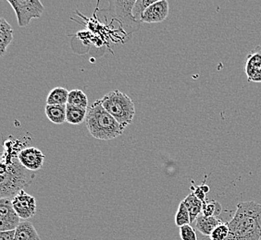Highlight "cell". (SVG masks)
<instances>
[{"label":"cell","mask_w":261,"mask_h":240,"mask_svg":"<svg viewBox=\"0 0 261 240\" xmlns=\"http://www.w3.org/2000/svg\"><path fill=\"white\" fill-rule=\"evenodd\" d=\"M180 237L181 240H198L196 231L190 225H184L180 227Z\"/></svg>","instance_id":"obj_24"},{"label":"cell","mask_w":261,"mask_h":240,"mask_svg":"<svg viewBox=\"0 0 261 240\" xmlns=\"http://www.w3.org/2000/svg\"><path fill=\"white\" fill-rule=\"evenodd\" d=\"M13 40V29L4 19H0V55H5L6 49Z\"/></svg>","instance_id":"obj_15"},{"label":"cell","mask_w":261,"mask_h":240,"mask_svg":"<svg viewBox=\"0 0 261 240\" xmlns=\"http://www.w3.org/2000/svg\"><path fill=\"white\" fill-rule=\"evenodd\" d=\"M15 12L18 25L25 27L33 19L43 15L45 7L39 0H8Z\"/></svg>","instance_id":"obj_5"},{"label":"cell","mask_w":261,"mask_h":240,"mask_svg":"<svg viewBox=\"0 0 261 240\" xmlns=\"http://www.w3.org/2000/svg\"><path fill=\"white\" fill-rule=\"evenodd\" d=\"M196 228L198 232L205 236H208L211 235V233L214 231L218 225H221L222 221L219 219L218 217H207L205 215H200L196 222Z\"/></svg>","instance_id":"obj_12"},{"label":"cell","mask_w":261,"mask_h":240,"mask_svg":"<svg viewBox=\"0 0 261 240\" xmlns=\"http://www.w3.org/2000/svg\"><path fill=\"white\" fill-rule=\"evenodd\" d=\"M186 204L187 210L189 212L190 215V219L191 223H195L197 217L202 215V208H203V202L200 200H198L196 196L193 193H190L189 195L185 198L182 200Z\"/></svg>","instance_id":"obj_17"},{"label":"cell","mask_w":261,"mask_h":240,"mask_svg":"<svg viewBox=\"0 0 261 240\" xmlns=\"http://www.w3.org/2000/svg\"><path fill=\"white\" fill-rule=\"evenodd\" d=\"M86 123L89 133L97 140H113L121 136L124 130L98 100L88 107Z\"/></svg>","instance_id":"obj_2"},{"label":"cell","mask_w":261,"mask_h":240,"mask_svg":"<svg viewBox=\"0 0 261 240\" xmlns=\"http://www.w3.org/2000/svg\"><path fill=\"white\" fill-rule=\"evenodd\" d=\"M222 213V206L215 200H206L203 201L202 215L207 217H218Z\"/></svg>","instance_id":"obj_19"},{"label":"cell","mask_w":261,"mask_h":240,"mask_svg":"<svg viewBox=\"0 0 261 240\" xmlns=\"http://www.w3.org/2000/svg\"><path fill=\"white\" fill-rule=\"evenodd\" d=\"M20 223V216L13 208L12 199H0V231L15 230Z\"/></svg>","instance_id":"obj_7"},{"label":"cell","mask_w":261,"mask_h":240,"mask_svg":"<svg viewBox=\"0 0 261 240\" xmlns=\"http://www.w3.org/2000/svg\"><path fill=\"white\" fill-rule=\"evenodd\" d=\"M12 205L17 215L22 220H28L36 213V200L35 197L28 194L24 190H21L12 198Z\"/></svg>","instance_id":"obj_8"},{"label":"cell","mask_w":261,"mask_h":240,"mask_svg":"<svg viewBox=\"0 0 261 240\" xmlns=\"http://www.w3.org/2000/svg\"><path fill=\"white\" fill-rule=\"evenodd\" d=\"M14 240H40V236L31 222L22 221L15 229Z\"/></svg>","instance_id":"obj_13"},{"label":"cell","mask_w":261,"mask_h":240,"mask_svg":"<svg viewBox=\"0 0 261 240\" xmlns=\"http://www.w3.org/2000/svg\"><path fill=\"white\" fill-rule=\"evenodd\" d=\"M98 101L124 129L133 122L136 115V106L124 93L119 90L111 91Z\"/></svg>","instance_id":"obj_4"},{"label":"cell","mask_w":261,"mask_h":240,"mask_svg":"<svg viewBox=\"0 0 261 240\" xmlns=\"http://www.w3.org/2000/svg\"><path fill=\"white\" fill-rule=\"evenodd\" d=\"M245 71L248 81L258 82L261 74V46L252 50L246 57Z\"/></svg>","instance_id":"obj_11"},{"label":"cell","mask_w":261,"mask_h":240,"mask_svg":"<svg viewBox=\"0 0 261 240\" xmlns=\"http://www.w3.org/2000/svg\"><path fill=\"white\" fill-rule=\"evenodd\" d=\"M27 171L20 164L18 157L10 163H2L0 170V199H12L30 184Z\"/></svg>","instance_id":"obj_3"},{"label":"cell","mask_w":261,"mask_h":240,"mask_svg":"<svg viewBox=\"0 0 261 240\" xmlns=\"http://www.w3.org/2000/svg\"><path fill=\"white\" fill-rule=\"evenodd\" d=\"M258 82H261V74L260 77H259V79H258Z\"/></svg>","instance_id":"obj_27"},{"label":"cell","mask_w":261,"mask_h":240,"mask_svg":"<svg viewBox=\"0 0 261 240\" xmlns=\"http://www.w3.org/2000/svg\"><path fill=\"white\" fill-rule=\"evenodd\" d=\"M229 235V226L227 223H221V225H218L214 231L210 235L211 240H226Z\"/></svg>","instance_id":"obj_23"},{"label":"cell","mask_w":261,"mask_h":240,"mask_svg":"<svg viewBox=\"0 0 261 240\" xmlns=\"http://www.w3.org/2000/svg\"><path fill=\"white\" fill-rule=\"evenodd\" d=\"M69 91L62 88L57 87L51 90L49 95L46 98V105H66L68 104L69 98Z\"/></svg>","instance_id":"obj_18"},{"label":"cell","mask_w":261,"mask_h":240,"mask_svg":"<svg viewBox=\"0 0 261 240\" xmlns=\"http://www.w3.org/2000/svg\"><path fill=\"white\" fill-rule=\"evenodd\" d=\"M136 0L126 1H111V10L115 19L119 20L121 25L130 31H136V26L139 28L140 22H138L133 15V10Z\"/></svg>","instance_id":"obj_6"},{"label":"cell","mask_w":261,"mask_h":240,"mask_svg":"<svg viewBox=\"0 0 261 240\" xmlns=\"http://www.w3.org/2000/svg\"><path fill=\"white\" fill-rule=\"evenodd\" d=\"M15 230L0 232V240H14Z\"/></svg>","instance_id":"obj_26"},{"label":"cell","mask_w":261,"mask_h":240,"mask_svg":"<svg viewBox=\"0 0 261 240\" xmlns=\"http://www.w3.org/2000/svg\"><path fill=\"white\" fill-rule=\"evenodd\" d=\"M158 0H136V4L133 10V15L138 22H142V17L145 11L152 4H154Z\"/></svg>","instance_id":"obj_21"},{"label":"cell","mask_w":261,"mask_h":240,"mask_svg":"<svg viewBox=\"0 0 261 240\" xmlns=\"http://www.w3.org/2000/svg\"><path fill=\"white\" fill-rule=\"evenodd\" d=\"M227 224L226 240H261V204L254 200L238 203L233 217Z\"/></svg>","instance_id":"obj_1"},{"label":"cell","mask_w":261,"mask_h":240,"mask_svg":"<svg viewBox=\"0 0 261 240\" xmlns=\"http://www.w3.org/2000/svg\"><path fill=\"white\" fill-rule=\"evenodd\" d=\"M88 108L75 105H66V121L71 125H80L85 122Z\"/></svg>","instance_id":"obj_14"},{"label":"cell","mask_w":261,"mask_h":240,"mask_svg":"<svg viewBox=\"0 0 261 240\" xmlns=\"http://www.w3.org/2000/svg\"><path fill=\"white\" fill-rule=\"evenodd\" d=\"M18 159L27 170L38 171L44 165L45 155L38 148L27 147L20 151Z\"/></svg>","instance_id":"obj_9"},{"label":"cell","mask_w":261,"mask_h":240,"mask_svg":"<svg viewBox=\"0 0 261 240\" xmlns=\"http://www.w3.org/2000/svg\"><path fill=\"white\" fill-rule=\"evenodd\" d=\"M68 104L80 107H86L88 108V98L86 94L83 91L75 90L70 91L69 93V98H68Z\"/></svg>","instance_id":"obj_20"},{"label":"cell","mask_w":261,"mask_h":240,"mask_svg":"<svg viewBox=\"0 0 261 240\" xmlns=\"http://www.w3.org/2000/svg\"><path fill=\"white\" fill-rule=\"evenodd\" d=\"M66 105H46L45 113L49 121L56 125L63 124L66 121Z\"/></svg>","instance_id":"obj_16"},{"label":"cell","mask_w":261,"mask_h":240,"mask_svg":"<svg viewBox=\"0 0 261 240\" xmlns=\"http://www.w3.org/2000/svg\"><path fill=\"white\" fill-rule=\"evenodd\" d=\"M190 223H191V219H190L189 212L187 210L185 202L181 201L176 213L175 225L179 227H181L184 225H189Z\"/></svg>","instance_id":"obj_22"},{"label":"cell","mask_w":261,"mask_h":240,"mask_svg":"<svg viewBox=\"0 0 261 240\" xmlns=\"http://www.w3.org/2000/svg\"><path fill=\"white\" fill-rule=\"evenodd\" d=\"M190 190H192V193L196 196L198 200H200L202 202L206 200V194L204 192V190H202L201 186L195 185V182H194V181H192V186L191 188H190Z\"/></svg>","instance_id":"obj_25"},{"label":"cell","mask_w":261,"mask_h":240,"mask_svg":"<svg viewBox=\"0 0 261 240\" xmlns=\"http://www.w3.org/2000/svg\"><path fill=\"white\" fill-rule=\"evenodd\" d=\"M169 15V2L167 0H158L147 8L142 17V22L159 23Z\"/></svg>","instance_id":"obj_10"}]
</instances>
